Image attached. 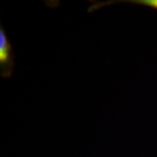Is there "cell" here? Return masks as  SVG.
<instances>
[{"instance_id":"obj_1","label":"cell","mask_w":157,"mask_h":157,"mask_svg":"<svg viewBox=\"0 0 157 157\" xmlns=\"http://www.w3.org/2000/svg\"><path fill=\"white\" fill-rule=\"evenodd\" d=\"M14 67V54L6 32L0 28V73L4 78H10Z\"/></svg>"},{"instance_id":"obj_2","label":"cell","mask_w":157,"mask_h":157,"mask_svg":"<svg viewBox=\"0 0 157 157\" xmlns=\"http://www.w3.org/2000/svg\"><path fill=\"white\" fill-rule=\"evenodd\" d=\"M117 3H128V4H133V5H139V6H147V7L157 10V0H113V1H107V2H101V3L95 2L88 8V11L91 12V11H96L103 6H110V5L117 4Z\"/></svg>"}]
</instances>
